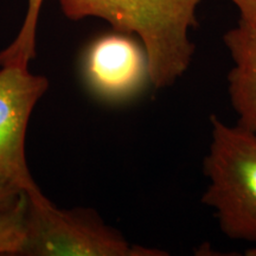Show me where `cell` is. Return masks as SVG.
<instances>
[{
  "label": "cell",
  "instance_id": "7",
  "mask_svg": "<svg viewBox=\"0 0 256 256\" xmlns=\"http://www.w3.org/2000/svg\"><path fill=\"white\" fill-rule=\"evenodd\" d=\"M28 234V197L22 191L0 206V255H22Z\"/></svg>",
  "mask_w": 256,
  "mask_h": 256
},
{
  "label": "cell",
  "instance_id": "5",
  "mask_svg": "<svg viewBox=\"0 0 256 256\" xmlns=\"http://www.w3.org/2000/svg\"><path fill=\"white\" fill-rule=\"evenodd\" d=\"M83 75L92 94L108 102L130 100L151 83L142 44L130 34L114 30L87 48Z\"/></svg>",
  "mask_w": 256,
  "mask_h": 256
},
{
  "label": "cell",
  "instance_id": "4",
  "mask_svg": "<svg viewBox=\"0 0 256 256\" xmlns=\"http://www.w3.org/2000/svg\"><path fill=\"white\" fill-rule=\"evenodd\" d=\"M0 66V188L28 191L37 184L28 171L25 139L32 112L49 81L28 68Z\"/></svg>",
  "mask_w": 256,
  "mask_h": 256
},
{
  "label": "cell",
  "instance_id": "11",
  "mask_svg": "<svg viewBox=\"0 0 256 256\" xmlns=\"http://www.w3.org/2000/svg\"><path fill=\"white\" fill-rule=\"evenodd\" d=\"M246 255L247 256H256V246L252 248H249L246 250Z\"/></svg>",
  "mask_w": 256,
  "mask_h": 256
},
{
  "label": "cell",
  "instance_id": "6",
  "mask_svg": "<svg viewBox=\"0 0 256 256\" xmlns=\"http://www.w3.org/2000/svg\"><path fill=\"white\" fill-rule=\"evenodd\" d=\"M223 42L232 60L228 94L238 124L256 134V23L238 20Z\"/></svg>",
  "mask_w": 256,
  "mask_h": 256
},
{
  "label": "cell",
  "instance_id": "3",
  "mask_svg": "<svg viewBox=\"0 0 256 256\" xmlns=\"http://www.w3.org/2000/svg\"><path fill=\"white\" fill-rule=\"evenodd\" d=\"M28 197V256H162L159 249L130 244L94 211L62 210L36 186Z\"/></svg>",
  "mask_w": 256,
  "mask_h": 256
},
{
  "label": "cell",
  "instance_id": "10",
  "mask_svg": "<svg viewBox=\"0 0 256 256\" xmlns=\"http://www.w3.org/2000/svg\"><path fill=\"white\" fill-rule=\"evenodd\" d=\"M19 192L22 191H14V190H8V188H0V206H4V204L8 203L10 200H12L17 196Z\"/></svg>",
  "mask_w": 256,
  "mask_h": 256
},
{
  "label": "cell",
  "instance_id": "8",
  "mask_svg": "<svg viewBox=\"0 0 256 256\" xmlns=\"http://www.w3.org/2000/svg\"><path fill=\"white\" fill-rule=\"evenodd\" d=\"M44 0H28V10L17 37L0 52V66H17L28 68L36 56V37L40 8Z\"/></svg>",
  "mask_w": 256,
  "mask_h": 256
},
{
  "label": "cell",
  "instance_id": "9",
  "mask_svg": "<svg viewBox=\"0 0 256 256\" xmlns=\"http://www.w3.org/2000/svg\"><path fill=\"white\" fill-rule=\"evenodd\" d=\"M240 12V20L256 23V0H229Z\"/></svg>",
  "mask_w": 256,
  "mask_h": 256
},
{
  "label": "cell",
  "instance_id": "2",
  "mask_svg": "<svg viewBox=\"0 0 256 256\" xmlns=\"http://www.w3.org/2000/svg\"><path fill=\"white\" fill-rule=\"evenodd\" d=\"M210 124L202 202L212 209L224 235L256 244V134L216 115Z\"/></svg>",
  "mask_w": 256,
  "mask_h": 256
},
{
  "label": "cell",
  "instance_id": "1",
  "mask_svg": "<svg viewBox=\"0 0 256 256\" xmlns=\"http://www.w3.org/2000/svg\"><path fill=\"white\" fill-rule=\"evenodd\" d=\"M202 0H60L72 20L100 18L114 31L139 40L147 54L150 82L156 89L174 86L190 68Z\"/></svg>",
  "mask_w": 256,
  "mask_h": 256
}]
</instances>
